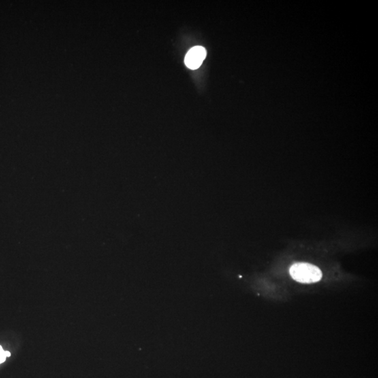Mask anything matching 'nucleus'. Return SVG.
I'll return each instance as SVG.
<instances>
[{"label":"nucleus","mask_w":378,"mask_h":378,"mask_svg":"<svg viewBox=\"0 0 378 378\" xmlns=\"http://www.w3.org/2000/svg\"><path fill=\"white\" fill-rule=\"evenodd\" d=\"M289 272L293 280L304 284L317 283L322 278L320 269L307 263H294L291 266Z\"/></svg>","instance_id":"obj_1"},{"label":"nucleus","mask_w":378,"mask_h":378,"mask_svg":"<svg viewBox=\"0 0 378 378\" xmlns=\"http://www.w3.org/2000/svg\"><path fill=\"white\" fill-rule=\"evenodd\" d=\"M207 55L206 50L202 46H195L187 53L185 57L186 65L191 69L200 67Z\"/></svg>","instance_id":"obj_2"},{"label":"nucleus","mask_w":378,"mask_h":378,"mask_svg":"<svg viewBox=\"0 0 378 378\" xmlns=\"http://www.w3.org/2000/svg\"><path fill=\"white\" fill-rule=\"evenodd\" d=\"M7 355H6V351L3 350V348L0 346V364L5 362L6 358H7Z\"/></svg>","instance_id":"obj_3"}]
</instances>
